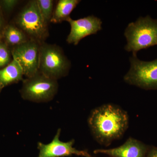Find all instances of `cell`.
I'll return each mask as SVG.
<instances>
[{
  "mask_svg": "<svg viewBox=\"0 0 157 157\" xmlns=\"http://www.w3.org/2000/svg\"><path fill=\"white\" fill-rule=\"evenodd\" d=\"M71 63L59 46L43 42L39 48V72L57 80L67 76Z\"/></svg>",
  "mask_w": 157,
  "mask_h": 157,
  "instance_id": "cell-3",
  "label": "cell"
},
{
  "mask_svg": "<svg viewBox=\"0 0 157 157\" xmlns=\"http://www.w3.org/2000/svg\"><path fill=\"white\" fill-rule=\"evenodd\" d=\"M58 90L57 80L47 77L39 72L23 80L20 91L23 99L37 103L52 100Z\"/></svg>",
  "mask_w": 157,
  "mask_h": 157,
  "instance_id": "cell-5",
  "label": "cell"
},
{
  "mask_svg": "<svg viewBox=\"0 0 157 157\" xmlns=\"http://www.w3.org/2000/svg\"><path fill=\"white\" fill-rule=\"evenodd\" d=\"M40 13L47 24L51 22L53 12L54 1L52 0H36Z\"/></svg>",
  "mask_w": 157,
  "mask_h": 157,
  "instance_id": "cell-14",
  "label": "cell"
},
{
  "mask_svg": "<svg viewBox=\"0 0 157 157\" xmlns=\"http://www.w3.org/2000/svg\"><path fill=\"white\" fill-rule=\"evenodd\" d=\"M67 21L71 26L67 42L75 45H78L83 38L97 34L102 29V21L93 15L77 20H73L70 17Z\"/></svg>",
  "mask_w": 157,
  "mask_h": 157,
  "instance_id": "cell-9",
  "label": "cell"
},
{
  "mask_svg": "<svg viewBox=\"0 0 157 157\" xmlns=\"http://www.w3.org/2000/svg\"><path fill=\"white\" fill-rule=\"evenodd\" d=\"M2 39L9 47L21 45L29 40L21 30L12 25H6L3 31Z\"/></svg>",
  "mask_w": 157,
  "mask_h": 157,
  "instance_id": "cell-13",
  "label": "cell"
},
{
  "mask_svg": "<svg viewBox=\"0 0 157 157\" xmlns=\"http://www.w3.org/2000/svg\"><path fill=\"white\" fill-rule=\"evenodd\" d=\"M16 25L31 40L40 44L48 36V25L42 17L36 0L29 1L17 15Z\"/></svg>",
  "mask_w": 157,
  "mask_h": 157,
  "instance_id": "cell-4",
  "label": "cell"
},
{
  "mask_svg": "<svg viewBox=\"0 0 157 157\" xmlns=\"http://www.w3.org/2000/svg\"><path fill=\"white\" fill-rule=\"evenodd\" d=\"M40 44L29 39L11 49L12 58L18 62L22 68L24 75L27 78L32 77L39 72Z\"/></svg>",
  "mask_w": 157,
  "mask_h": 157,
  "instance_id": "cell-7",
  "label": "cell"
},
{
  "mask_svg": "<svg viewBox=\"0 0 157 157\" xmlns=\"http://www.w3.org/2000/svg\"><path fill=\"white\" fill-rule=\"evenodd\" d=\"M88 124L97 141L109 145L123 135L128 125V117L124 110L117 106L105 104L92 111Z\"/></svg>",
  "mask_w": 157,
  "mask_h": 157,
  "instance_id": "cell-1",
  "label": "cell"
},
{
  "mask_svg": "<svg viewBox=\"0 0 157 157\" xmlns=\"http://www.w3.org/2000/svg\"><path fill=\"white\" fill-rule=\"evenodd\" d=\"M3 88H4V87H3V86L1 84V83H0V92H1V91L3 89Z\"/></svg>",
  "mask_w": 157,
  "mask_h": 157,
  "instance_id": "cell-19",
  "label": "cell"
},
{
  "mask_svg": "<svg viewBox=\"0 0 157 157\" xmlns=\"http://www.w3.org/2000/svg\"><path fill=\"white\" fill-rule=\"evenodd\" d=\"M146 157H157V147H152L149 148Z\"/></svg>",
  "mask_w": 157,
  "mask_h": 157,
  "instance_id": "cell-18",
  "label": "cell"
},
{
  "mask_svg": "<svg viewBox=\"0 0 157 157\" xmlns=\"http://www.w3.org/2000/svg\"><path fill=\"white\" fill-rule=\"evenodd\" d=\"M19 1L17 0H2L0 1V7L2 10L10 12L16 7Z\"/></svg>",
  "mask_w": 157,
  "mask_h": 157,
  "instance_id": "cell-16",
  "label": "cell"
},
{
  "mask_svg": "<svg viewBox=\"0 0 157 157\" xmlns=\"http://www.w3.org/2000/svg\"><path fill=\"white\" fill-rule=\"evenodd\" d=\"M23 72L20 65L13 59L8 66L0 69V83L5 87L23 80Z\"/></svg>",
  "mask_w": 157,
  "mask_h": 157,
  "instance_id": "cell-11",
  "label": "cell"
},
{
  "mask_svg": "<svg viewBox=\"0 0 157 157\" xmlns=\"http://www.w3.org/2000/svg\"><path fill=\"white\" fill-rule=\"evenodd\" d=\"M81 1L79 0H59L53 11L51 22L59 23L67 21L72 11Z\"/></svg>",
  "mask_w": 157,
  "mask_h": 157,
  "instance_id": "cell-12",
  "label": "cell"
},
{
  "mask_svg": "<svg viewBox=\"0 0 157 157\" xmlns=\"http://www.w3.org/2000/svg\"><path fill=\"white\" fill-rule=\"evenodd\" d=\"M5 19L2 13V10L0 7V40H2L4 29L6 26Z\"/></svg>",
  "mask_w": 157,
  "mask_h": 157,
  "instance_id": "cell-17",
  "label": "cell"
},
{
  "mask_svg": "<svg viewBox=\"0 0 157 157\" xmlns=\"http://www.w3.org/2000/svg\"><path fill=\"white\" fill-rule=\"evenodd\" d=\"M61 129H59L53 140L48 144L38 143V157H64L73 155L83 157H92L87 151L78 150L73 147L74 140L63 142L59 139Z\"/></svg>",
  "mask_w": 157,
  "mask_h": 157,
  "instance_id": "cell-8",
  "label": "cell"
},
{
  "mask_svg": "<svg viewBox=\"0 0 157 157\" xmlns=\"http://www.w3.org/2000/svg\"><path fill=\"white\" fill-rule=\"evenodd\" d=\"M130 61L131 68L124 77L125 82L144 90H157V59L146 62L132 56Z\"/></svg>",
  "mask_w": 157,
  "mask_h": 157,
  "instance_id": "cell-6",
  "label": "cell"
},
{
  "mask_svg": "<svg viewBox=\"0 0 157 157\" xmlns=\"http://www.w3.org/2000/svg\"><path fill=\"white\" fill-rule=\"evenodd\" d=\"M149 148L143 142L129 138L122 145L109 149H98L95 154H103L111 157H146Z\"/></svg>",
  "mask_w": 157,
  "mask_h": 157,
  "instance_id": "cell-10",
  "label": "cell"
},
{
  "mask_svg": "<svg viewBox=\"0 0 157 157\" xmlns=\"http://www.w3.org/2000/svg\"><path fill=\"white\" fill-rule=\"evenodd\" d=\"M11 50L2 40H0V69L5 68L12 61Z\"/></svg>",
  "mask_w": 157,
  "mask_h": 157,
  "instance_id": "cell-15",
  "label": "cell"
},
{
  "mask_svg": "<svg viewBox=\"0 0 157 157\" xmlns=\"http://www.w3.org/2000/svg\"><path fill=\"white\" fill-rule=\"evenodd\" d=\"M124 36L127 40L125 49L136 56L139 51L157 45V19L149 15L139 17L129 24Z\"/></svg>",
  "mask_w": 157,
  "mask_h": 157,
  "instance_id": "cell-2",
  "label": "cell"
}]
</instances>
